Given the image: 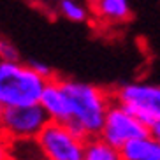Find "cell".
Returning <instances> with one entry per match:
<instances>
[{
	"instance_id": "ba28073f",
	"label": "cell",
	"mask_w": 160,
	"mask_h": 160,
	"mask_svg": "<svg viewBox=\"0 0 160 160\" xmlns=\"http://www.w3.org/2000/svg\"><path fill=\"white\" fill-rule=\"evenodd\" d=\"M122 160H160V144L150 136L136 139L120 150Z\"/></svg>"
},
{
	"instance_id": "30bf717a",
	"label": "cell",
	"mask_w": 160,
	"mask_h": 160,
	"mask_svg": "<svg viewBox=\"0 0 160 160\" xmlns=\"http://www.w3.org/2000/svg\"><path fill=\"white\" fill-rule=\"evenodd\" d=\"M9 160H44L37 139H14L5 141Z\"/></svg>"
},
{
	"instance_id": "52a82bcc",
	"label": "cell",
	"mask_w": 160,
	"mask_h": 160,
	"mask_svg": "<svg viewBox=\"0 0 160 160\" xmlns=\"http://www.w3.org/2000/svg\"><path fill=\"white\" fill-rule=\"evenodd\" d=\"M39 106L42 108L46 116L49 118L51 123H60V125H67L71 122V106L67 100V95L62 90L60 79L48 81L46 86L42 90Z\"/></svg>"
},
{
	"instance_id": "2e32d148",
	"label": "cell",
	"mask_w": 160,
	"mask_h": 160,
	"mask_svg": "<svg viewBox=\"0 0 160 160\" xmlns=\"http://www.w3.org/2000/svg\"><path fill=\"white\" fill-rule=\"evenodd\" d=\"M0 160H9V155H7V144L5 141L0 137Z\"/></svg>"
},
{
	"instance_id": "9a60e30c",
	"label": "cell",
	"mask_w": 160,
	"mask_h": 160,
	"mask_svg": "<svg viewBox=\"0 0 160 160\" xmlns=\"http://www.w3.org/2000/svg\"><path fill=\"white\" fill-rule=\"evenodd\" d=\"M148 136H150L151 139H155V141L160 144V122L153 123V125L148 128Z\"/></svg>"
},
{
	"instance_id": "7c38bea8",
	"label": "cell",
	"mask_w": 160,
	"mask_h": 160,
	"mask_svg": "<svg viewBox=\"0 0 160 160\" xmlns=\"http://www.w3.org/2000/svg\"><path fill=\"white\" fill-rule=\"evenodd\" d=\"M57 7H58V12L63 18H67L69 21H74V23H83V21H86L90 12H92L85 4L74 2V0H62V2H58Z\"/></svg>"
},
{
	"instance_id": "4fadbf2b",
	"label": "cell",
	"mask_w": 160,
	"mask_h": 160,
	"mask_svg": "<svg viewBox=\"0 0 160 160\" xmlns=\"http://www.w3.org/2000/svg\"><path fill=\"white\" fill-rule=\"evenodd\" d=\"M0 62H19L18 48L4 37H0Z\"/></svg>"
},
{
	"instance_id": "9c48e42d",
	"label": "cell",
	"mask_w": 160,
	"mask_h": 160,
	"mask_svg": "<svg viewBox=\"0 0 160 160\" xmlns=\"http://www.w3.org/2000/svg\"><path fill=\"white\" fill-rule=\"evenodd\" d=\"M92 12H93L100 21H109V23H120L130 16V4L127 0H99L92 4Z\"/></svg>"
},
{
	"instance_id": "e0dca14e",
	"label": "cell",
	"mask_w": 160,
	"mask_h": 160,
	"mask_svg": "<svg viewBox=\"0 0 160 160\" xmlns=\"http://www.w3.org/2000/svg\"><path fill=\"white\" fill-rule=\"evenodd\" d=\"M2 111H4V109H2V108H0V116H2Z\"/></svg>"
},
{
	"instance_id": "5b68a950",
	"label": "cell",
	"mask_w": 160,
	"mask_h": 160,
	"mask_svg": "<svg viewBox=\"0 0 160 160\" xmlns=\"http://www.w3.org/2000/svg\"><path fill=\"white\" fill-rule=\"evenodd\" d=\"M44 160H83L86 141L74 136L65 125L48 123L37 136Z\"/></svg>"
},
{
	"instance_id": "8fae6325",
	"label": "cell",
	"mask_w": 160,
	"mask_h": 160,
	"mask_svg": "<svg viewBox=\"0 0 160 160\" xmlns=\"http://www.w3.org/2000/svg\"><path fill=\"white\" fill-rule=\"evenodd\" d=\"M83 160H122L120 150L104 142L100 137H92L85 144V158Z\"/></svg>"
},
{
	"instance_id": "5bb4252c",
	"label": "cell",
	"mask_w": 160,
	"mask_h": 160,
	"mask_svg": "<svg viewBox=\"0 0 160 160\" xmlns=\"http://www.w3.org/2000/svg\"><path fill=\"white\" fill-rule=\"evenodd\" d=\"M28 65H30V69H32L39 78H42L44 81L53 79V69L48 65V63H44V62H41V60H30Z\"/></svg>"
},
{
	"instance_id": "7a4b0ae2",
	"label": "cell",
	"mask_w": 160,
	"mask_h": 160,
	"mask_svg": "<svg viewBox=\"0 0 160 160\" xmlns=\"http://www.w3.org/2000/svg\"><path fill=\"white\" fill-rule=\"evenodd\" d=\"M48 81L23 62H0V108L37 106Z\"/></svg>"
},
{
	"instance_id": "6da1fadb",
	"label": "cell",
	"mask_w": 160,
	"mask_h": 160,
	"mask_svg": "<svg viewBox=\"0 0 160 160\" xmlns=\"http://www.w3.org/2000/svg\"><path fill=\"white\" fill-rule=\"evenodd\" d=\"M60 83L71 106V122L65 127L83 141L99 137L106 114L113 104L109 93L86 81L60 79Z\"/></svg>"
},
{
	"instance_id": "277c9868",
	"label": "cell",
	"mask_w": 160,
	"mask_h": 160,
	"mask_svg": "<svg viewBox=\"0 0 160 160\" xmlns=\"http://www.w3.org/2000/svg\"><path fill=\"white\" fill-rule=\"evenodd\" d=\"M49 123V118L41 106L9 108L0 116V137L4 141L14 139H37L42 128Z\"/></svg>"
},
{
	"instance_id": "3957f363",
	"label": "cell",
	"mask_w": 160,
	"mask_h": 160,
	"mask_svg": "<svg viewBox=\"0 0 160 160\" xmlns=\"http://www.w3.org/2000/svg\"><path fill=\"white\" fill-rule=\"evenodd\" d=\"M114 102L146 128L160 122V86L148 83H127L114 93Z\"/></svg>"
},
{
	"instance_id": "8992f818",
	"label": "cell",
	"mask_w": 160,
	"mask_h": 160,
	"mask_svg": "<svg viewBox=\"0 0 160 160\" xmlns=\"http://www.w3.org/2000/svg\"><path fill=\"white\" fill-rule=\"evenodd\" d=\"M146 136H148V128L141 122H137L136 118L128 114L116 102L111 104L99 134V137L104 142L113 146L114 150H122L125 144Z\"/></svg>"
}]
</instances>
